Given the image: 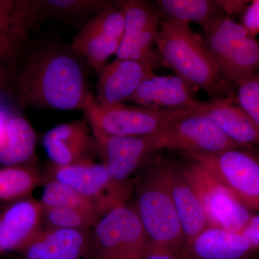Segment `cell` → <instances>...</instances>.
Returning a JSON list of instances; mask_svg holds the SVG:
<instances>
[{
	"label": "cell",
	"mask_w": 259,
	"mask_h": 259,
	"mask_svg": "<svg viewBox=\"0 0 259 259\" xmlns=\"http://www.w3.org/2000/svg\"><path fill=\"white\" fill-rule=\"evenodd\" d=\"M90 69L70 44L44 40L25 53L9 85L20 108L84 111L95 98Z\"/></svg>",
	"instance_id": "6da1fadb"
},
{
	"label": "cell",
	"mask_w": 259,
	"mask_h": 259,
	"mask_svg": "<svg viewBox=\"0 0 259 259\" xmlns=\"http://www.w3.org/2000/svg\"><path fill=\"white\" fill-rule=\"evenodd\" d=\"M156 45L162 64L194 89L212 98L231 97L230 83L218 70L202 35L190 25L162 18Z\"/></svg>",
	"instance_id": "7a4b0ae2"
},
{
	"label": "cell",
	"mask_w": 259,
	"mask_h": 259,
	"mask_svg": "<svg viewBox=\"0 0 259 259\" xmlns=\"http://www.w3.org/2000/svg\"><path fill=\"white\" fill-rule=\"evenodd\" d=\"M134 207L147 233L150 243L181 255L186 240L175 204L152 168L135 186Z\"/></svg>",
	"instance_id": "3957f363"
},
{
	"label": "cell",
	"mask_w": 259,
	"mask_h": 259,
	"mask_svg": "<svg viewBox=\"0 0 259 259\" xmlns=\"http://www.w3.org/2000/svg\"><path fill=\"white\" fill-rule=\"evenodd\" d=\"M223 77L238 84L259 71V41L242 24L222 17L202 35Z\"/></svg>",
	"instance_id": "277c9868"
},
{
	"label": "cell",
	"mask_w": 259,
	"mask_h": 259,
	"mask_svg": "<svg viewBox=\"0 0 259 259\" xmlns=\"http://www.w3.org/2000/svg\"><path fill=\"white\" fill-rule=\"evenodd\" d=\"M94 259H144L149 238L134 206L109 211L94 226Z\"/></svg>",
	"instance_id": "5b68a950"
},
{
	"label": "cell",
	"mask_w": 259,
	"mask_h": 259,
	"mask_svg": "<svg viewBox=\"0 0 259 259\" xmlns=\"http://www.w3.org/2000/svg\"><path fill=\"white\" fill-rule=\"evenodd\" d=\"M48 180L59 181L74 189L93 204L101 217L126 204L135 190L132 180H116L102 163L91 160L64 166L52 163Z\"/></svg>",
	"instance_id": "8992f818"
},
{
	"label": "cell",
	"mask_w": 259,
	"mask_h": 259,
	"mask_svg": "<svg viewBox=\"0 0 259 259\" xmlns=\"http://www.w3.org/2000/svg\"><path fill=\"white\" fill-rule=\"evenodd\" d=\"M245 148L216 154L185 153L212 174L245 207L259 211V158Z\"/></svg>",
	"instance_id": "52a82bcc"
},
{
	"label": "cell",
	"mask_w": 259,
	"mask_h": 259,
	"mask_svg": "<svg viewBox=\"0 0 259 259\" xmlns=\"http://www.w3.org/2000/svg\"><path fill=\"white\" fill-rule=\"evenodd\" d=\"M184 110H159L125 104L105 105L96 99L84 110L92 131L107 136H145L159 134Z\"/></svg>",
	"instance_id": "ba28073f"
},
{
	"label": "cell",
	"mask_w": 259,
	"mask_h": 259,
	"mask_svg": "<svg viewBox=\"0 0 259 259\" xmlns=\"http://www.w3.org/2000/svg\"><path fill=\"white\" fill-rule=\"evenodd\" d=\"M158 135V148L178 149L183 153L216 154L244 148L233 142L207 116L185 110L174 117Z\"/></svg>",
	"instance_id": "9c48e42d"
},
{
	"label": "cell",
	"mask_w": 259,
	"mask_h": 259,
	"mask_svg": "<svg viewBox=\"0 0 259 259\" xmlns=\"http://www.w3.org/2000/svg\"><path fill=\"white\" fill-rule=\"evenodd\" d=\"M182 170L198 196L209 228L241 233L251 217L249 209L197 162L192 160Z\"/></svg>",
	"instance_id": "30bf717a"
},
{
	"label": "cell",
	"mask_w": 259,
	"mask_h": 259,
	"mask_svg": "<svg viewBox=\"0 0 259 259\" xmlns=\"http://www.w3.org/2000/svg\"><path fill=\"white\" fill-rule=\"evenodd\" d=\"M115 4L125 16L123 36L116 58L133 59L157 67L161 59L153 45L162 20L159 10L152 3L143 0H122L115 1Z\"/></svg>",
	"instance_id": "8fae6325"
},
{
	"label": "cell",
	"mask_w": 259,
	"mask_h": 259,
	"mask_svg": "<svg viewBox=\"0 0 259 259\" xmlns=\"http://www.w3.org/2000/svg\"><path fill=\"white\" fill-rule=\"evenodd\" d=\"M124 29L123 12L110 5L80 29L70 45L100 74L109 59L117 54Z\"/></svg>",
	"instance_id": "7c38bea8"
},
{
	"label": "cell",
	"mask_w": 259,
	"mask_h": 259,
	"mask_svg": "<svg viewBox=\"0 0 259 259\" xmlns=\"http://www.w3.org/2000/svg\"><path fill=\"white\" fill-rule=\"evenodd\" d=\"M96 148L112 178L129 180V177L158 148V134L145 136H107L93 131Z\"/></svg>",
	"instance_id": "4fadbf2b"
},
{
	"label": "cell",
	"mask_w": 259,
	"mask_h": 259,
	"mask_svg": "<svg viewBox=\"0 0 259 259\" xmlns=\"http://www.w3.org/2000/svg\"><path fill=\"white\" fill-rule=\"evenodd\" d=\"M152 169L171 196L182 223L187 248L196 237L209 228L202 203L178 165L157 163Z\"/></svg>",
	"instance_id": "5bb4252c"
},
{
	"label": "cell",
	"mask_w": 259,
	"mask_h": 259,
	"mask_svg": "<svg viewBox=\"0 0 259 259\" xmlns=\"http://www.w3.org/2000/svg\"><path fill=\"white\" fill-rule=\"evenodd\" d=\"M155 69L152 65L141 61L116 58L99 74L95 99L105 105L127 103Z\"/></svg>",
	"instance_id": "9a60e30c"
},
{
	"label": "cell",
	"mask_w": 259,
	"mask_h": 259,
	"mask_svg": "<svg viewBox=\"0 0 259 259\" xmlns=\"http://www.w3.org/2000/svg\"><path fill=\"white\" fill-rule=\"evenodd\" d=\"M42 207L28 197L8 203L0 212V254L20 251L40 231Z\"/></svg>",
	"instance_id": "2e32d148"
},
{
	"label": "cell",
	"mask_w": 259,
	"mask_h": 259,
	"mask_svg": "<svg viewBox=\"0 0 259 259\" xmlns=\"http://www.w3.org/2000/svg\"><path fill=\"white\" fill-rule=\"evenodd\" d=\"M196 89L177 75H149L128 102L159 110H192L197 102Z\"/></svg>",
	"instance_id": "e0dca14e"
},
{
	"label": "cell",
	"mask_w": 259,
	"mask_h": 259,
	"mask_svg": "<svg viewBox=\"0 0 259 259\" xmlns=\"http://www.w3.org/2000/svg\"><path fill=\"white\" fill-rule=\"evenodd\" d=\"M92 243L89 231L41 228L20 252L24 259H83Z\"/></svg>",
	"instance_id": "ac0fdd59"
},
{
	"label": "cell",
	"mask_w": 259,
	"mask_h": 259,
	"mask_svg": "<svg viewBox=\"0 0 259 259\" xmlns=\"http://www.w3.org/2000/svg\"><path fill=\"white\" fill-rule=\"evenodd\" d=\"M42 144L53 164L64 166L90 160L88 153L96 147L84 120L56 126L42 137Z\"/></svg>",
	"instance_id": "d6986e66"
},
{
	"label": "cell",
	"mask_w": 259,
	"mask_h": 259,
	"mask_svg": "<svg viewBox=\"0 0 259 259\" xmlns=\"http://www.w3.org/2000/svg\"><path fill=\"white\" fill-rule=\"evenodd\" d=\"M233 97L197 100L192 110L207 116L230 139L242 147L259 144V130Z\"/></svg>",
	"instance_id": "ffe728a7"
},
{
	"label": "cell",
	"mask_w": 259,
	"mask_h": 259,
	"mask_svg": "<svg viewBox=\"0 0 259 259\" xmlns=\"http://www.w3.org/2000/svg\"><path fill=\"white\" fill-rule=\"evenodd\" d=\"M253 250L241 233L208 228L187 245L194 259H244Z\"/></svg>",
	"instance_id": "44dd1931"
},
{
	"label": "cell",
	"mask_w": 259,
	"mask_h": 259,
	"mask_svg": "<svg viewBox=\"0 0 259 259\" xmlns=\"http://www.w3.org/2000/svg\"><path fill=\"white\" fill-rule=\"evenodd\" d=\"M37 136L31 124L20 115H10L0 147V165L3 167L26 164L35 153Z\"/></svg>",
	"instance_id": "7402d4cb"
},
{
	"label": "cell",
	"mask_w": 259,
	"mask_h": 259,
	"mask_svg": "<svg viewBox=\"0 0 259 259\" xmlns=\"http://www.w3.org/2000/svg\"><path fill=\"white\" fill-rule=\"evenodd\" d=\"M41 21V0H0V29L20 41Z\"/></svg>",
	"instance_id": "603a6c76"
},
{
	"label": "cell",
	"mask_w": 259,
	"mask_h": 259,
	"mask_svg": "<svg viewBox=\"0 0 259 259\" xmlns=\"http://www.w3.org/2000/svg\"><path fill=\"white\" fill-rule=\"evenodd\" d=\"M156 3L163 18L188 25L198 24L203 31L226 15L214 0H158Z\"/></svg>",
	"instance_id": "cb8c5ba5"
},
{
	"label": "cell",
	"mask_w": 259,
	"mask_h": 259,
	"mask_svg": "<svg viewBox=\"0 0 259 259\" xmlns=\"http://www.w3.org/2000/svg\"><path fill=\"white\" fill-rule=\"evenodd\" d=\"M112 3L107 0H41L42 20L54 19L81 29Z\"/></svg>",
	"instance_id": "d4e9b609"
},
{
	"label": "cell",
	"mask_w": 259,
	"mask_h": 259,
	"mask_svg": "<svg viewBox=\"0 0 259 259\" xmlns=\"http://www.w3.org/2000/svg\"><path fill=\"white\" fill-rule=\"evenodd\" d=\"M42 182L38 171L26 164L0 168V202H14L30 197Z\"/></svg>",
	"instance_id": "484cf974"
},
{
	"label": "cell",
	"mask_w": 259,
	"mask_h": 259,
	"mask_svg": "<svg viewBox=\"0 0 259 259\" xmlns=\"http://www.w3.org/2000/svg\"><path fill=\"white\" fill-rule=\"evenodd\" d=\"M101 218L96 212L77 207L42 209V221L48 228L89 231Z\"/></svg>",
	"instance_id": "4316f807"
},
{
	"label": "cell",
	"mask_w": 259,
	"mask_h": 259,
	"mask_svg": "<svg viewBox=\"0 0 259 259\" xmlns=\"http://www.w3.org/2000/svg\"><path fill=\"white\" fill-rule=\"evenodd\" d=\"M40 202L42 209L77 207L98 213L88 199L66 184L54 180H47Z\"/></svg>",
	"instance_id": "83f0119b"
},
{
	"label": "cell",
	"mask_w": 259,
	"mask_h": 259,
	"mask_svg": "<svg viewBox=\"0 0 259 259\" xmlns=\"http://www.w3.org/2000/svg\"><path fill=\"white\" fill-rule=\"evenodd\" d=\"M238 105L259 130V71L237 84Z\"/></svg>",
	"instance_id": "f1b7e54d"
},
{
	"label": "cell",
	"mask_w": 259,
	"mask_h": 259,
	"mask_svg": "<svg viewBox=\"0 0 259 259\" xmlns=\"http://www.w3.org/2000/svg\"><path fill=\"white\" fill-rule=\"evenodd\" d=\"M25 44L0 29V67L18 66L26 51Z\"/></svg>",
	"instance_id": "f546056e"
},
{
	"label": "cell",
	"mask_w": 259,
	"mask_h": 259,
	"mask_svg": "<svg viewBox=\"0 0 259 259\" xmlns=\"http://www.w3.org/2000/svg\"><path fill=\"white\" fill-rule=\"evenodd\" d=\"M242 20V25L250 35L255 37L259 34V0L250 2Z\"/></svg>",
	"instance_id": "4dcf8cb0"
},
{
	"label": "cell",
	"mask_w": 259,
	"mask_h": 259,
	"mask_svg": "<svg viewBox=\"0 0 259 259\" xmlns=\"http://www.w3.org/2000/svg\"><path fill=\"white\" fill-rule=\"evenodd\" d=\"M221 11L226 16L243 15L249 5V1H238V0H214Z\"/></svg>",
	"instance_id": "1f68e13d"
},
{
	"label": "cell",
	"mask_w": 259,
	"mask_h": 259,
	"mask_svg": "<svg viewBox=\"0 0 259 259\" xmlns=\"http://www.w3.org/2000/svg\"><path fill=\"white\" fill-rule=\"evenodd\" d=\"M241 233L253 249L259 248V214L251 215Z\"/></svg>",
	"instance_id": "d6a6232c"
},
{
	"label": "cell",
	"mask_w": 259,
	"mask_h": 259,
	"mask_svg": "<svg viewBox=\"0 0 259 259\" xmlns=\"http://www.w3.org/2000/svg\"><path fill=\"white\" fill-rule=\"evenodd\" d=\"M179 255L166 248L149 243L144 259H177Z\"/></svg>",
	"instance_id": "836d02e7"
},
{
	"label": "cell",
	"mask_w": 259,
	"mask_h": 259,
	"mask_svg": "<svg viewBox=\"0 0 259 259\" xmlns=\"http://www.w3.org/2000/svg\"><path fill=\"white\" fill-rule=\"evenodd\" d=\"M17 66L0 67V92L9 85L14 76Z\"/></svg>",
	"instance_id": "e575fe53"
},
{
	"label": "cell",
	"mask_w": 259,
	"mask_h": 259,
	"mask_svg": "<svg viewBox=\"0 0 259 259\" xmlns=\"http://www.w3.org/2000/svg\"><path fill=\"white\" fill-rule=\"evenodd\" d=\"M10 116L6 111H5L4 109L0 107V147L4 141L5 127Z\"/></svg>",
	"instance_id": "d590c367"
},
{
	"label": "cell",
	"mask_w": 259,
	"mask_h": 259,
	"mask_svg": "<svg viewBox=\"0 0 259 259\" xmlns=\"http://www.w3.org/2000/svg\"><path fill=\"white\" fill-rule=\"evenodd\" d=\"M177 259H194V258H192V256L190 254H189L188 253H187V251H185V253H182V254H181L179 255L178 258Z\"/></svg>",
	"instance_id": "8d00e7d4"
}]
</instances>
